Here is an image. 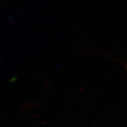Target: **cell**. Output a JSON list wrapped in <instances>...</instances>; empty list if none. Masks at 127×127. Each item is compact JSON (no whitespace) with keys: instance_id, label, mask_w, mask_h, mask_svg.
Returning <instances> with one entry per match:
<instances>
[{"instance_id":"cell-1","label":"cell","mask_w":127,"mask_h":127,"mask_svg":"<svg viewBox=\"0 0 127 127\" xmlns=\"http://www.w3.org/2000/svg\"></svg>"}]
</instances>
